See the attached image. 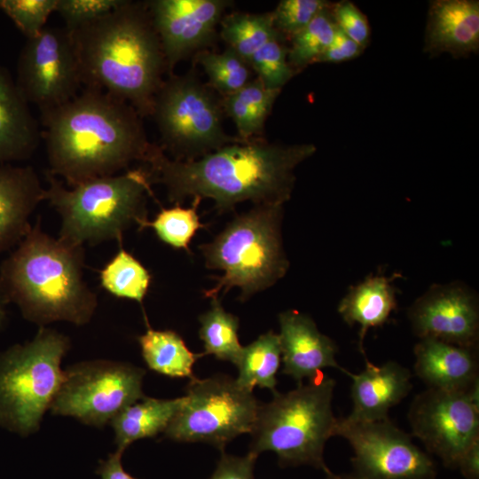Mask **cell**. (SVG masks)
I'll use <instances>...</instances> for the list:
<instances>
[{
    "instance_id": "ba28073f",
    "label": "cell",
    "mask_w": 479,
    "mask_h": 479,
    "mask_svg": "<svg viewBox=\"0 0 479 479\" xmlns=\"http://www.w3.org/2000/svg\"><path fill=\"white\" fill-rule=\"evenodd\" d=\"M69 339L41 326L34 339L0 353V425L28 436L38 430L64 379Z\"/></svg>"
},
{
    "instance_id": "6da1fadb",
    "label": "cell",
    "mask_w": 479,
    "mask_h": 479,
    "mask_svg": "<svg viewBox=\"0 0 479 479\" xmlns=\"http://www.w3.org/2000/svg\"><path fill=\"white\" fill-rule=\"evenodd\" d=\"M312 144L280 145L260 138L226 145L191 161L169 159L153 144L145 161L151 182L167 189L169 201L210 198L218 213L246 200L283 205L292 194L295 168L312 156Z\"/></svg>"
},
{
    "instance_id": "e575fe53",
    "label": "cell",
    "mask_w": 479,
    "mask_h": 479,
    "mask_svg": "<svg viewBox=\"0 0 479 479\" xmlns=\"http://www.w3.org/2000/svg\"><path fill=\"white\" fill-rule=\"evenodd\" d=\"M58 0H0L3 11L20 31L32 39L46 27L50 15L55 12Z\"/></svg>"
},
{
    "instance_id": "603a6c76",
    "label": "cell",
    "mask_w": 479,
    "mask_h": 479,
    "mask_svg": "<svg viewBox=\"0 0 479 479\" xmlns=\"http://www.w3.org/2000/svg\"><path fill=\"white\" fill-rule=\"evenodd\" d=\"M397 277L400 275H369L349 287L338 305L339 314L349 326H359L358 347L365 357L363 346L368 329L384 325L397 307V289L392 285Z\"/></svg>"
},
{
    "instance_id": "cb8c5ba5",
    "label": "cell",
    "mask_w": 479,
    "mask_h": 479,
    "mask_svg": "<svg viewBox=\"0 0 479 479\" xmlns=\"http://www.w3.org/2000/svg\"><path fill=\"white\" fill-rule=\"evenodd\" d=\"M184 402L144 397L126 406L110 421L117 451L123 452L133 442L164 432Z\"/></svg>"
},
{
    "instance_id": "ee69618b",
    "label": "cell",
    "mask_w": 479,
    "mask_h": 479,
    "mask_svg": "<svg viewBox=\"0 0 479 479\" xmlns=\"http://www.w3.org/2000/svg\"><path fill=\"white\" fill-rule=\"evenodd\" d=\"M5 301L3 298L2 294H0V330L4 325V321L5 319Z\"/></svg>"
},
{
    "instance_id": "8d00e7d4",
    "label": "cell",
    "mask_w": 479,
    "mask_h": 479,
    "mask_svg": "<svg viewBox=\"0 0 479 479\" xmlns=\"http://www.w3.org/2000/svg\"><path fill=\"white\" fill-rule=\"evenodd\" d=\"M123 0H58L55 12L69 31L89 24L114 11Z\"/></svg>"
},
{
    "instance_id": "9a60e30c",
    "label": "cell",
    "mask_w": 479,
    "mask_h": 479,
    "mask_svg": "<svg viewBox=\"0 0 479 479\" xmlns=\"http://www.w3.org/2000/svg\"><path fill=\"white\" fill-rule=\"evenodd\" d=\"M408 318L420 339L434 338L462 347H478V298L461 282L431 286L411 305Z\"/></svg>"
},
{
    "instance_id": "836d02e7",
    "label": "cell",
    "mask_w": 479,
    "mask_h": 479,
    "mask_svg": "<svg viewBox=\"0 0 479 479\" xmlns=\"http://www.w3.org/2000/svg\"><path fill=\"white\" fill-rule=\"evenodd\" d=\"M282 38V35L271 38L248 61L249 67L257 74L256 78L270 90H281L297 73L288 63V47Z\"/></svg>"
},
{
    "instance_id": "83f0119b",
    "label": "cell",
    "mask_w": 479,
    "mask_h": 479,
    "mask_svg": "<svg viewBox=\"0 0 479 479\" xmlns=\"http://www.w3.org/2000/svg\"><path fill=\"white\" fill-rule=\"evenodd\" d=\"M221 36L247 62L252 55L271 38L281 35L274 27L272 12L251 14L234 12L221 20Z\"/></svg>"
},
{
    "instance_id": "7c38bea8",
    "label": "cell",
    "mask_w": 479,
    "mask_h": 479,
    "mask_svg": "<svg viewBox=\"0 0 479 479\" xmlns=\"http://www.w3.org/2000/svg\"><path fill=\"white\" fill-rule=\"evenodd\" d=\"M408 420L412 435L447 467L457 468L479 439V385L468 391L428 388L413 398Z\"/></svg>"
},
{
    "instance_id": "f35d334b",
    "label": "cell",
    "mask_w": 479,
    "mask_h": 479,
    "mask_svg": "<svg viewBox=\"0 0 479 479\" xmlns=\"http://www.w3.org/2000/svg\"><path fill=\"white\" fill-rule=\"evenodd\" d=\"M257 455L248 452L243 457L222 452L221 458L209 479H255L254 466Z\"/></svg>"
},
{
    "instance_id": "1f68e13d",
    "label": "cell",
    "mask_w": 479,
    "mask_h": 479,
    "mask_svg": "<svg viewBox=\"0 0 479 479\" xmlns=\"http://www.w3.org/2000/svg\"><path fill=\"white\" fill-rule=\"evenodd\" d=\"M200 200V198H193L191 208H182L177 204L169 208H161L153 221H143L139 224V231L150 227L165 244L191 252L189 244L192 237L200 228L205 227L197 213Z\"/></svg>"
},
{
    "instance_id": "5bb4252c",
    "label": "cell",
    "mask_w": 479,
    "mask_h": 479,
    "mask_svg": "<svg viewBox=\"0 0 479 479\" xmlns=\"http://www.w3.org/2000/svg\"><path fill=\"white\" fill-rule=\"evenodd\" d=\"M16 84L41 113L74 98L82 83L70 32L45 27L37 36L27 39L18 60Z\"/></svg>"
},
{
    "instance_id": "4316f807",
    "label": "cell",
    "mask_w": 479,
    "mask_h": 479,
    "mask_svg": "<svg viewBox=\"0 0 479 479\" xmlns=\"http://www.w3.org/2000/svg\"><path fill=\"white\" fill-rule=\"evenodd\" d=\"M281 349L279 334L269 331L242 348L236 363L239 371L236 382L252 392L255 387L276 390V374L280 365Z\"/></svg>"
},
{
    "instance_id": "484cf974",
    "label": "cell",
    "mask_w": 479,
    "mask_h": 479,
    "mask_svg": "<svg viewBox=\"0 0 479 479\" xmlns=\"http://www.w3.org/2000/svg\"><path fill=\"white\" fill-rule=\"evenodd\" d=\"M281 90H270L255 78L238 91L221 99L223 111L234 122L241 141L263 133L266 118Z\"/></svg>"
},
{
    "instance_id": "7402d4cb",
    "label": "cell",
    "mask_w": 479,
    "mask_h": 479,
    "mask_svg": "<svg viewBox=\"0 0 479 479\" xmlns=\"http://www.w3.org/2000/svg\"><path fill=\"white\" fill-rule=\"evenodd\" d=\"M40 137L27 101L0 65V164L29 158Z\"/></svg>"
},
{
    "instance_id": "9c48e42d",
    "label": "cell",
    "mask_w": 479,
    "mask_h": 479,
    "mask_svg": "<svg viewBox=\"0 0 479 479\" xmlns=\"http://www.w3.org/2000/svg\"><path fill=\"white\" fill-rule=\"evenodd\" d=\"M219 100L192 72L169 75L160 87L152 115L163 152L177 161H191L226 145L241 141L223 128Z\"/></svg>"
},
{
    "instance_id": "ffe728a7",
    "label": "cell",
    "mask_w": 479,
    "mask_h": 479,
    "mask_svg": "<svg viewBox=\"0 0 479 479\" xmlns=\"http://www.w3.org/2000/svg\"><path fill=\"white\" fill-rule=\"evenodd\" d=\"M413 352L414 372L428 388L468 391L479 385L477 348L421 338Z\"/></svg>"
},
{
    "instance_id": "8fae6325",
    "label": "cell",
    "mask_w": 479,
    "mask_h": 479,
    "mask_svg": "<svg viewBox=\"0 0 479 479\" xmlns=\"http://www.w3.org/2000/svg\"><path fill=\"white\" fill-rule=\"evenodd\" d=\"M145 371L129 363L111 360L80 362L64 371L52 414L72 416L102 428L126 406L142 399Z\"/></svg>"
},
{
    "instance_id": "277c9868",
    "label": "cell",
    "mask_w": 479,
    "mask_h": 479,
    "mask_svg": "<svg viewBox=\"0 0 479 479\" xmlns=\"http://www.w3.org/2000/svg\"><path fill=\"white\" fill-rule=\"evenodd\" d=\"M83 246L69 245L42 230L40 219L0 266V294L41 326L55 321L87 324L97 294L83 279Z\"/></svg>"
},
{
    "instance_id": "30bf717a",
    "label": "cell",
    "mask_w": 479,
    "mask_h": 479,
    "mask_svg": "<svg viewBox=\"0 0 479 479\" xmlns=\"http://www.w3.org/2000/svg\"><path fill=\"white\" fill-rule=\"evenodd\" d=\"M260 404L227 375L194 378L184 402L164 431L177 442L208 443L221 452L238 436L250 433Z\"/></svg>"
},
{
    "instance_id": "d590c367",
    "label": "cell",
    "mask_w": 479,
    "mask_h": 479,
    "mask_svg": "<svg viewBox=\"0 0 479 479\" xmlns=\"http://www.w3.org/2000/svg\"><path fill=\"white\" fill-rule=\"evenodd\" d=\"M331 4L324 0H282L271 12L274 27L282 36L291 38Z\"/></svg>"
},
{
    "instance_id": "d4e9b609",
    "label": "cell",
    "mask_w": 479,
    "mask_h": 479,
    "mask_svg": "<svg viewBox=\"0 0 479 479\" xmlns=\"http://www.w3.org/2000/svg\"><path fill=\"white\" fill-rule=\"evenodd\" d=\"M145 318L147 329L137 341L148 368L171 378L194 379L192 366L204 354L192 352L175 331L153 329Z\"/></svg>"
},
{
    "instance_id": "7a4b0ae2",
    "label": "cell",
    "mask_w": 479,
    "mask_h": 479,
    "mask_svg": "<svg viewBox=\"0 0 479 479\" xmlns=\"http://www.w3.org/2000/svg\"><path fill=\"white\" fill-rule=\"evenodd\" d=\"M49 170L72 187L145 161L153 144L141 116L127 102L85 88L67 103L41 113Z\"/></svg>"
},
{
    "instance_id": "60d3db41",
    "label": "cell",
    "mask_w": 479,
    "mask_h": 479,
    "mask_svg": "<svg viewBox=\"0 0 479 479\" xmlns=\"http://www.w3.org/2000/svg\"><path fill=\"white\" fill-rule=\"evenodd\" d=\"M122 453L116 450L106 460H100L96 473L101 479H137L124 470L122 465Z\"/></svg>"
},
{
    "instance_id": "e0dca14e",
    "label": "cell",
    "mask_w": 479,
    "mask_h": 479,
    "mask_svg": "<svg viewBox=\"0 0 479 479\" xmlns=\"http://www.w3.org/2000/svg\"><path fill=\"white\" fill-rule=\"evenodd\" d=\"M279 322L283 373L301 383L303 379H313L326 367L345 372L335 358L337 345L319 332L308 315L288 310L279 315Z\"/></svg>"
},
{
    "instance_id": "b9f144b4",
    "label": "cell",
    "mask_w": 479,
    "mask_h": 479,
    "mask_svg": "<svg viewBox=\"0 0 479 479\" xmlns=\"http://www.w3.org/2000/svg\"><path fill=\"white\" fill-rule=\"evenodd\" d=\"M457 467L466 479H479V439L465 452Z\"/></svg>"
},
{
    "instance_id": "8992f818",
    "label": "cell",
    "mask_w": 479,
    "mask_h": 479,
    "mask_svg": "<svg viewBox=\"0 0 479 479\" xmlns=\"http://www.w3.org/2000/svg\"><path fill=\"white\" fill-rule=\"evenodd\" d=\"M335 381L319 373L306 384L285 394L277 392L268 404H260L250 432L249 452H275L281 467L310 465L325 473L327 440L335 436L338 419L332 401Z\"/></svg>"
},
{
    "instance_id": "7bdbcfd3",
    "label": "cell",
    "mask_w": 479,
    "mask_h": 479,
    "mask_svg": "<svg viewBox=\"0 0 479 479\" xmlns=\"http://www.w3.org/2000/svg\"><path fill=\"white\" fill-rule=\"evenodd\" d=\"M325 474H326V479H363L359 477L358 475H355L354 473L337 475V474H334L333 472L329 470L328 472Z\"/></svg>"
},
{
    "instance_id": "ab89813d",
    "label": "cell",
    "mask_w": 479,
    "mask_h": 479,
    "mask_svg": "<svg viewBox=\"0 0 479 479\" xmlns=\"http://www.w3.org/2000/svg\"><path fill=\"white\" fill-rule=\"evenodd\" d=\"M363 48L348 37L337 27L334 39L316 63H340L359 56Z\"/></svg>"
},
{
    "instance_id": "5b68a950",
    "label": "cell",
    "mask_w": 479,
    "mask_h": 479,
    "mask_svg": "<svg viewBox=\"0 0 479 479\" xmlns=\"http://www.w3.org/2000/svg\"><path fill=\"white\" fill-rule=\"evenodd\" d=\"M45 200L61 218L59 239L73 246L116 240L132 224L147 219L146 200L153 197L146 169L93 178L67 188L47 172Z\"/></svg>"
},
{
    "instance_id": "f546056e",
    "label": "cell",
    "mask_w": 479,
    "mask_h": 479,
    "mask_svg": "<svg viewBox=\"0 0 479 479\" xmlns=\"http://www.w3.org/2000/svg\"><path fill=\"white\" fill-rule=\"evenodd\" d=\"M99 279L101 287L112 295L142 303L152 277L148 270L122 245L100 271Z\"/></svg>"
},
{
    "instance_id": "52a82bcc",
    "label": "cell",
    "mask_w": 479,
    "mask_h": 479,
    "mask_svg": "<svg viewBox=\"0 0 479 479\" xmlns=\"http://www.w3.org/2000/svg\"><path fill=\"white\" fill-rule=\"evenodd\" d=\"M282 216L283 205H255L199 247L206 267L223 271L213 277L216 283L204 291L205 297L216 298L220 291L224 294L238 287L244 302L285 276L289 262L282 243Z\"/></svg>"
},
{
    "instance_id": "f1b7e54d",
    "label": "cell",
    "mask_w": 479,
    "mask_h": 479,
    "mask_svg": "<svg viewBox=\"0 0 479 479\" xmlns=\"http://www.w3.org/2000/svg\"><path fill=\"white\" fill-rule=\"evenodd\" d=\"M199 335L203 342L204 355L236 365L243 346L238 337L239 318L225 311L218 297L212 298L211 307L199 317Z\"/></svg>"
},
{
    "instance_id": "74e56055",
    "label": "cell",
    "mask_w": 479,
    "mask_h": 479,
    "mask_svg": "<svg viewBox=\"0 0 479 479\" xmlns=\"http://www.w3.org/2000/svg\"><path fill=\"white\" fill-rule=\"evenodd\" d=\"M336 27L348 37L365 49L371 35L366 16L350 1H340L331 6Z\"/></svg>"
},
{
    "instance_id": "2e32d148",
    "label": "cell",
    "mask_w": 479,
    "mask_h": 479,
    "mask_svg": "<svg viewBox=\"0 0 479 479\" xmlns=\"http://www.w3.org/2000/svg\"><path fill=\"white\" fill-rule=\"evenodd\" d=\"M161 43L167 72L192 53L204 51L231 4L225 0H153L146 2Z\"/></svg>"
},
{
    "instance_id": "3957f363",
    "label": "cell",
    "mask_w": 479,
    "mask_h": 479,
    "mask_svg": "<svg viewBox=\"0 0 479 479\" xmlns=\"http://www.w3.org/2000/svg\"><path fill=\"white\" fill-rule=\"evenodd\" d=\"M82 83L151 116L167 72L146 2L123 0L106 15L70 32Z\"/></svg>"
},
{
    "instance_id": "d6a6232c",
    "label": "cell",
    "mask_w": 479,
    "mask_h": 479,
    "mask_svg": "<svg viewBox=\"0 0 479 479\" xmlns=\"http://www.w3.org/2000/svg\"><path fill=\"white\" fill-rule=\"evenodd\" d=\"M195 60L203 67L209 85L224 97L250 82L249 65L230 48L222 53L201 51L195 54Z\"/></svg>"
},
{
    "instance_id": "ac0fdd59",
    "label": "cell",
    "mask_w": 479,
    "mask_h": 479,
    "mask_svg": "<svg viewBox=\"0 0 479 479\" xmlns=\"http://www.w3.org/2000/svg\"><path fill=\"white\" fill-rule=\"evenodd\" d=\"M359 373H344L352 380L351 412L345 417L351 421H379L389 419V411L410 393L412 383L410 370L395 361L375 365L366 357Z\"/></svg>"
},
{
    "instance_id": "4fadbf2b",
    "label": "cell",
    "mask_w": 479,
    "mask_h": 479,
    "mask_svg": "<svg viewBox=\"0 0 479 479\" xmlns=\"http://www.w3.org/2000/svg\"><path fill=\"white\" fill-rule=\"evenodd\" d=\"M335 436L350 444L354 452L353 473L363 479L436 478V467L432 458L389 419L351 421L341 418Z\"/></svg>"
},
{
    "instance_id": "44dd1931",
    "label": "cell",
    "mask_w": 479,
    "mask_h": 479,
    "mask_svg": "<svg viewBox=\"0 0 479 479\" xmlns=\"http://www.w3.org/2000/svg\"><path fill=\"white\" fill-rule=\"evenodd\" d=\"M43 200L45 189L32 167L0 164V254L27 235L29 216Z\"/></svg>"
},
{
    "instance_id": "4dcf8cb0",
    "label": "cell",
    "mask_w": 479,
    "mask_h": 479,
    "mask_svg": "<svg viewBox=\"0 0 479 479\" xmlns=\"http://www.w3.org/2000/svg\"><path fill=\"white\" fill-rule=\"evenodd\" d=\"M331 6L319 12L305 27L291 37L287 60L295 72L316 63L331 44L336 31Z\"/></svg>"
},
{
    "instance_id": "d6986e66",
    "label": "cell",
    "mask_w": 479,
    "mask_h": 479,
    "mask_svg": "<svg viewBox=\"0 0 479 479\" xmlns=\"http://www.w3.org/2000/svg\"><path fill=\"white\" fill-rule=\"evenodd\" d=\"M424 51L431 57H467L479 49V2L436 0L429 4Z\"/></svg>"
}]
</instances>
